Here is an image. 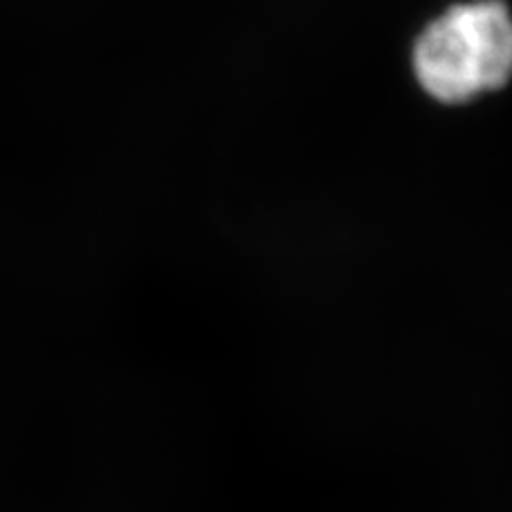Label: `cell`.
Returning a JSON list of instances; mask_svg holds the SVG:
<instances>
[{
  "label": "cell",
  "instance_id": "cell-1",
  "mask_svg": "<svg viewBox=\"0 0 512 512\" xmlns=\"http://www.w3.org/2000/svg\"><path fill=\"white\" fill-rule=\"evenodd\" d=\"M414 71L427 94L466 103L512 77V15L502 0L455 5L414 45Z\"/></svg>",
  "mask_w": 512,
  "mask_h": 512
}]
</instances>
